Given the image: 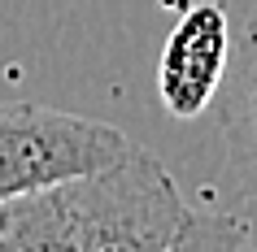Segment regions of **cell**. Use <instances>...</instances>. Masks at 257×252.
I'll return each instance as SVG.
<instances>
[{"instance_id":"6da1fadb","label":"cell","mask_w":257,"mask_h":252,"mask_svg":"<svg viewBox=\"0 0 257 252\" xmlns=\"http://www.w3.org/2000/svg\"><path fill=\"white\" fill-rule=\"evenodd\" d=\"M79 252H170L188 222V204L162 161L126 148L118 161L66 178Z\"/></svg>"},{"instance_id":"7a4b0ae2","label":"cell","mask_w":257,"mask_h":252,"mask_svg":"<svg viewBox=\"0 0 257 252\" xmlns=\"http://www.w3.org/2000/svg\"><path fill=\"white\" fill-rule=\"evenodd\" d=\"M131 139L109 122L48 105H0V204L118 161Z\"/></svg>"},{"instance_id":"3957f363","label":"cell","mask_w":257,"mask_h":252,"mask_svg":"<svg viewBox=\"0 0 257 252\" xmlns=\"http://www.w3.org/2000/svg\"><path fill=\"white\" fill-rule=\"evenodd\" d=\"M218 209L231 213L257 243V14L231 40V61L218 87Z\"/></svg>"},{"instance_id":"277c9868","label":"cell","mask_w":257,"mask_h":252,"mask_svg":"<svg viewBox=\"0 0 257 252\" xmlns=\"http://www.w3.org/2000/svg\"><path fill=\"white\" fill-rule=\"evenodd\" d=\"M231 61V22L222 5H192L175 22L157 66L162 105L179 122L209 109Z\"/></svg>"},{"instance_id":"5b68a950","label":"cell","mask_w":257,"mask_h":252,"mask_svg":"<svg viewBox=\"0 0 257 252\" xmlns=\"http://www.w3.org/2000/svg\"><path fill=\"white\" fill-rule=\"evenodd\" d=\"M0 239H5V252H79L66 187L48 183L5 200L0 204Z\"/></svg>"},{"instance_id":"8992f818","label":"cell","mask_w":257,"mask_h":252,"mask_svg":"<svg viewBox=\"0 0 257 252\" xmlns=\"http://www.w3.org/2000/svg\"><path fill=\"white\" fill-rule=\"evenodd\" d=\"M170 252H257V243L231 213L209 209V213H188Z\"/></svg>"},{"instance_id":"52a82bcc","label":"cell","mask_w":257,"mask_h":252,"mask_svg":"<svg viewBox=\"0 0 257 252\" xmlns=\"http://www.w3.org/2000/svg\"><path fill=\"white\" fill-rule=\"evenodd\" d=\"M0 252H5V239H0Z\"/></svg>"}]
</instances>
